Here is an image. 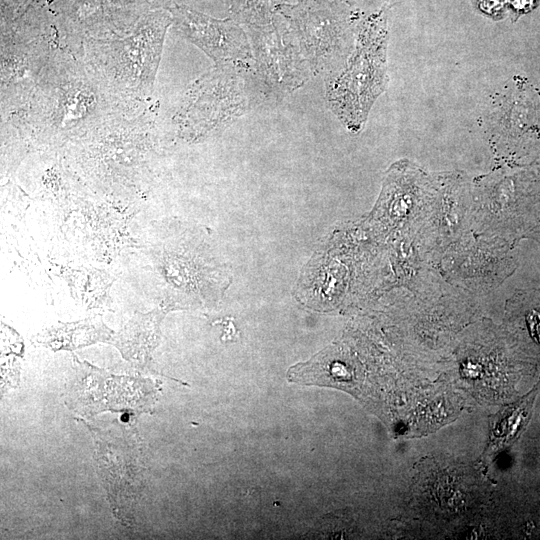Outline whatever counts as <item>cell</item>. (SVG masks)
Here are the masks:
<instances>
[{
    "label": "cell",
    "mask_w": 540,
    "mask_h": 540,
    "mask_svg": "<svg viewBox=\"0 0 540 540\" xmlns=\"http://www.w3.org/2000/svg\"><path fill=\"white\" fill-rule=\"evenodd\" d=\"M528 405V400L522 401L519 405L509 406L490 418L489 442L483 454L485 460L510 445L518 436Z\"/></svg>",
    "instance_id": "9"
},
{
    "label": "cell",
    "mask_w": 540,
    "mask_h": 540,
    "mask_svg": "<svg viewBox=\"0 0 540 540\" xmlns=\"http://www.w3.org/2000/svg\"><path fill=\"white\" fill-rule=\"evenodd\" d=\"M539 0H507V8L514 14V19L531 12L537 7Z\"/></svg>",
    "instance_id": "12"
},
{
    "label": "cell",
    "mask_w": 540,
    "mask_h": 540,
    "mask_svg": "<svg viewBox=\"0 0 540 540\" xmlns=\"http://www.w3.org/2000/svg\"><path fill=\"white\" fill-rule=\"evenodd\" d=\"M336 1L340 0H297L281 14L312 74L338 72L354 49L350 22Z\"/></svg>",
    "instance_id": "4"
},
{
    "label": "cell",
    "mask_w": 540,
    "mask_h": 540,
    "mask_svg": "<svg viewBox=\"0 0 540 540\" xmlns=\"http://www.w3.org/2000/svg\"><path fill=\"white\" fill-rule=\"evenodd\" d=\"M172 11L180 34L216 65L248 68L253 60L250 39L236 21L215 19L185 6H176Z\"/></svg>",
    "instance_id": "7"
},
{
    "label": "cell",
    "mask_w": 540,
    "mask_h": 540,
    "mask_svg": "<svg viewBox=\"0 0 540 540\" xmlns=\"http://www.w3.org/2000/svg\"><path fill=\"white\" fill-rule=\"evenodd\" d=\"M245 69L219 66L189 88L177 114L183 136L198 139L221 131L247 111Z\"/></svg>",
    "instance_id": "5"
},
{
    "label": "cell",
    "mask_w": 540,
    "mask_h": 540,
    "mask_svg": "<svg viewBox=\"0 0 540 540\" xmlns=\"http://www.w3.org/2000/svg\"><path fill=\"white\" fill-rule=\"evenodd\" d=\"M253 65L263 86L284 96L303 86L312 74L285 20L248 27Z\"/></svg>",
    "instance_id": "6"
},
{
    "label": "cell",
    "mask_w": 540,
    "mask_h": 540,
    "mask_svg": "<svg viewBox=\"0 0 540 540\" xmlns=\"http://www.w3.org/2000/svg\"><path fill=\"white\" fill-rule=\"evenodd\" d=\"M168 23L143 28L121 40H92L88 65L118 98H140L151 91Z\"/></svg>",
    "instance_id": "3"
},
{
    "label": "cell",
    "mask_w": 540,
    "mask_h": 540,
    "mask_svg": "<svg viewBox=\"0 0 540 540\" xmlns=\"http://www.w3.org/2000/svg\"><path fill=\"white\" fill-rule=\"evenodd\" d=\"M69 326H70L71 330L74 331L73 328H72V325L69 324ZM73 333H74V335H73L74 337H78V336H79V334H75V332H73Z\"/></svg>",
    "instance_id": "15"
},
{
    "label": "cell",
    "mask_w": 540,
    "mask_h": 540,
    "mask_svg": "<svg viewBox=\"0 0 540 540\" xmlns=\"http://www.w3.org/2000/svg\"><path fill=\"white\" fill-rule=\"evenodd\" d=\"M297 0H230V10L238 22L248 27L271 24Z\"/></svg>",
    "instance_id": "10"
},
{
    "label": "cell",
    "mask_w": 540,
    "mask_h": 540,
    "mask_svg": "<svg viewBox=\"0 0 540 540\" xmlns=\"http://www.w3.org/2000/svg\"><path fill=\"white\" fill-rule=\"evenodd\" d=\"M28 99L24 124L44 142L87 135L121 106L89 65L68 55L49 61Z\"/></svg>",
    "instance_id": "1"
},
{
    "label": "cell",
    "mask_w": 540,
    "mask_h": 540,
    "mask_svg": "<svg viewBox=\"0 0 540 540\" xmlns=\"http://www.w3.org/2000/svg\"><path fill=\"white\" fill-rule=\"evenodd\" d=\"M165 314L163 309L137 313L114 337L117 346L127 359L146 362L157 345L159 324Z\"/></svg>",
    "instance_id": "8"
},
{
    "label": "cell",
    "mask_w": 540,
    "mask_h": 540,
    "mask_svg": "<svg viewBox=\"0 0 540 540\" xmlns=\"http://www.w3.org/2000/svg\"><path fill=\"white\" fill-rule=\"evenodd\" d=\"M340 1L345 2V3L349 4V5H352L351 0H340Z\"/></svg>",
    "instance_id": "14"
},
{
    "label": "cell",
    "mask_w": 540,
    "mask_h": 540,
    "mask_svg": "<svg viewBox=\"0 0 540 540\" xmlns=\"http://www.w3.org/2000/svg\"><path fill=\"white\" fill-rule=\"evenodd\" d=\"M526 319L531 335L540 343V312L531 310Z\"/></svg>",
    "instance_id": "13"
},
{
    "label": "cell",
    "mask_w": 540,
    "mask_h": 540,
    "mask_svg": "<svg viewBox=\"0 0 540 540\" xmlns=\"http://www.w3.org/2000/svg\"><path fill=\"white\" fill-rule=\"evenodd\" d=\"M387 35L386 15L381 9L359 23L346 64L326 79L327 103L353 133L361 130L373 103L385 90Z\"/></svg>",
    "instance_id": "2"
},
{
    "label": "cell",
    "mask_w": 540,
    "mask_h": 540,
    "mask_svg": "<svg viewBox=\"0 0 540 540\" xmlns=\"http://www.w3.org/2000/svg\"><path fill=\"white\" fill-rule=\"evenodd\" d=\"M474 5L484 15L499 20L507 9V0H474Z\"/></svg>",
    "instance_id": "11"
}]
</instances>
